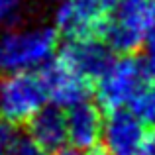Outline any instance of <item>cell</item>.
<instances>
[{
	"instance_id": "cell-1",
	"label": "cell",
	"mask_w": 155,
	"mask_h": 155,
	"mask_svg": "<svg viewBox=\"0 0 155 155\" xmlns=\"http://www.w3.org/2000/svg\"><path fill=\"white\" fill-rule=\"evenodd\" d=\"M59 31L47 24H12L0 30V77L39 71L55 57Z\"/></svg>"
},
{
	"instance_id": "cell-2",
	"label": "cell",
	"mask_w": 155,
	"mask_h": 155,
	"mask_svg": "<svg viewBox=\"0 0 155 155\" xmlns=\"http://www.w3.org/2000/svg\"><path fill=\"white\" fill-rule=\"evenodd\" d=\"M120 0H61L53 12V26L67 39H104Z\"/></svg>"
},
{
	"instance_id": "cell-3",
	"label": "cell",
	"mask_w": 155,
	"mask_h": 155,
	"mask_svg": "<svg viewBox=\"0 0 155 155\" xmlns=\"http://www.w3.org/2000/svg\"><path fill=\"white\" fill-rule=\"evenodd\" d=\"M155 28V0H120L104 41L120 55H137Z\"/></svg>"
},
{
	"instance_id": "cell-4",
	"label": "cell",
	"mask_w": 155,
	"mask_h": 155,
	"mask_svg": "<svg viewBox=\"0 0 155 155\" xmlns=\"http://www.w3.org/2000/svg\"><path fill=\"white\" fill-rule=\"evenodd\" d=\"M39 71H24L0 79V120L12 126L28 124L47 102Z\"/></svg>"
},
{
	"instance_id": "cell-5",
	"label": "cell",
	"mask_w": 155,
	"mask_h": 155,
	"mask_svg": "<svg viewBox=\"0 0 155 155\" xmlns=\"http://www.w3.org/2000/svg\"><path fill=\"white\" fill-rule=\"evenodd\" d=\"M147 79L143 73L141 57L122 55L112 63V67L94 83V96L104 112H112L130 102L134 92Z\"/></svg>"
},
{
	"instance_id": "cell-6",
	"label": "cell",
	"mask_w": 155,
	"mask_h": 155,
	"mask_svg": "<svg viewBox=\"0 0 155 155\" xmlns=\"http://www.w3.org/2000/svg\"><path fill=\"white\" fill-rule=\"evenodd\" d=\"M39 75L45 84L49 102L63 110H69L88 100V96L94 92V84L79 71H75L59 55H55L49 63L43 65L39 69Z\"/></svg>"
},
{
	"instance_id": "cell-7",
	"label": "cell",
	"mask_w": 155,
	"mask_h": 155,
	"mask_svg": "<svg viewBox=\"0 0 155 155\" xmlns=\"http://www.w3.org/2000/svg\"><path fill=\"white\" fill-rule=\"evenodd\" d=\"M114 53L116 51L104 39L87 38V39H67V43L59 49L57 55L94 84L116 61Z\"/></svg>"
},
{
	"instance_id": "cell-8",
	"label": "cell",
	"mask_w": 155,
	"mask_h": 155,
	"mask_svg": "<svg viewBox=\"0 0 155 155\" xmlns=\"http://www.w3.org/2000/svg\"><path fill=\"white\" fill-rule=\"evenodd\" d=\"M102 141L112 155H137L147 137L145 122L140 120L132 110L116 108L106 112Z\"/></svg>"
},
{
	"instance_id": "cell-9",
	"label": "cell",
	"mask_w": 155,
	"mask_h": 155,
	"mask_svg": "<svg viewBox=\"0 0 155 155\" xmlns=\"http://www.w3.org/2000/svg\"><path fill=\"white\" fill-rule=\"evenodd\" d=\"M98 102H84L69 108L67 112V128H69V141L77 147L88 149L96 147L98 141L102 140V132H104V120H102V112H100Z\"/></svg>"
},
{
	"instance_id": "cell-10",
	"label": "cell",
	"mask_w": 155,
	"mask_h": 155,
	"mask_svg": "<svg viewBox=\"0 0 155 155\" xmlns=\"http://www.w3.org/2000/svg\"><path fill=\"white\" fill-rule=\"evenodd\" d=\"M26 126H28V136L47 153L57 151L69 141L67 112L55 104L43 106Z\"/></svg>"
},
{
	"instance_id": "cell-11",
	"label": "cell",
	"mask_w": 155,
	"mask_h": 155,
	"mask_svg": "<svg viewBox=\"0 0 155 155\" xmlns=\"http://www.w3.org/2000/svg\"><path fill=\"white\" fill-rule=\"evenodd\" d=\"M128 108L145 124H155V81L145 79L130 98Z\"/></svg>"
},
{
	"instance_id": "cell-12",
	"label": "cell",
	"mask_w": 155,
	"mask_h": 155,
	"mask_svg": "<svg viewBox=\"0 0 155 155\" xmlns=\"http://www.w3.org/2000/svg\"><path fill=\"white\" fill-rule=\"evenodd\" d=\"M26 0H0V28L12 26L20 20Z\"/></svg>"
},
{
	"instance_id": "cell-13",
	"label": "cell",
	"mask_w": 155,
	"mask_h": 155,
	"mask_svg": "<svg viewBox=\"0 0 155 155\" xmlns=\"http://www.w3.org/2000/svg\"><path fill=\"white\" fill-rule=\"evenodd\" d=\"M14 128L16 126L0 120V155H10L14 149L16 141H18V134Z\"/></svg>"
},
{
	"instance_id": "cell-14",
	"label": "cell",
	"mask_w": 155,
	"mask_h": 155,
	"mask_svg": "<svg viewBox=\"0 0 155 155\" xmlns=\"http://www.w3.org/2000/svg\"><path fill=\"white\" fill-rule=\"evenodd\" d=\"M10 155H47V151L43 147H39L30 136L28 137H18L14 149Z\"/></svg>"
},
{
	"instance_id": "cell-15",
	"label": "cell",
	"mask_w": 155,
	"mask_h": 155,
	"mask_svg": "<svg viewBox=\"0 0 155 155\" xmlns=\"http://www.w3.org/2000/svg\"><path fill=\"white\" fill-rule=\"evenodd\" d=\"M137 155H155V134H147V137H145Z\"/></svg>"
},
{
	"instance_id": "cell-16",
	"label": "cell",
	"mask_w": 155,
	"mask_h": 155,
	"mask_svg": "<svg viewBox=\"0 0 155 155\" xmlns=\"http://www.w3.org/2000/svg\"><path fill=\"white\" fill-rule=\"evenodd\" d=\"M51 155H87L84 153V149L77 147V145H63V147H59L57 151H53Z\"/></svg>"
},
{
	"instance_id": "cell-17",
	"label": "cell",
	"mask_w": 155,
	"mask_h": 155,
	"mask_svg": "<svg viewBox=\"0 0 155 155\" xmlns=\"http://www.w3.org/2000/svg\"><path fill=\"white\" fill-rule=\"evenodd\" d=\"M87 155H112V153H110L106 147H98V145H96V147L88 149V153H87Z\"/></svg>"
},
{
	"instance_id": "cell-18",
	"label": "cell",
	"mask_w": 155,
	"mask_h": 155,
	"mask_svg": "<svg viewBox=\"0 0 155 155\" xmlns=\"http://www.w3.org/2000/svg\"><path fill=\"white\" fill-rule=\"evenodd\" d=\"M51 2H61V0H51Z\"/></svg>"
}]
</instances>
